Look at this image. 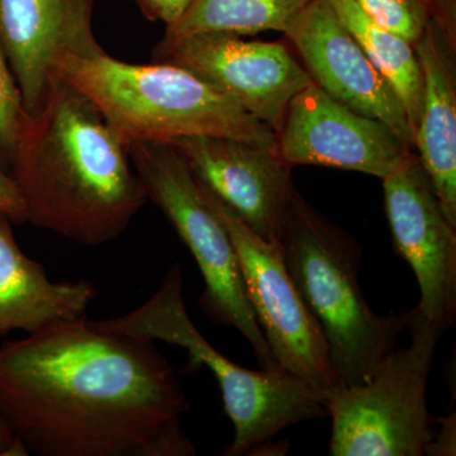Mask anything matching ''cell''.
<instances>
[{
	"mask_svg": "<svg viewBox=\"0 0 456 456\" xmlns=\"http://www.w3.org/2000/svg\"><path fill=\"white\" fill-rule=\"evenodd\" d=\"M12 224L0 215V336L86 317L97 298L94 284L50 281L44 266L20 250Z\"/></svg>",
	"mask_w": 456,
	"mask_h": 456,
	"instance_id": "obj_16",
	"label": "cell"
},
{
	"mask_svg": "<svg viewBox=\"0 0 456 456\" xmlns=\"http://www.w3.org/2000/svg\"><path fill=\"white\" fill-rule=\"evenodd\" d=\"M284 35L298 51L314 83L330 97L383 122L415 149L401 101L341 22L331 0H312Z\"/></svg>",
	"mask_w": 456,
	"mask_h": 456,
	"instance_id": "obj_12",
	"label": "cell"
},
{
	"mask_svg": "<svg viewBox=\"0 0 456 456\" xmlns=\"http://www.w3.org/2000/svg\"><path fill=\"white\" fill-rule=\"evenodd\" d=\"M29 119L31 116L23 106L20 88L0 46V165L9 174Z\"/></svg>",
	"mask_w": 456,
	"mask_h": 456,
	"instance_id": "obj_19",
	"label": "cell"
},
{
	"mask_svg": "<svg viewBox=\"0 0 456 456\" xmlns=\"http://www.w3.org/2000/svg\"><path fill=\"white\" fill-rule=\"evenodd\" d=\"M128 151L147 200L167 216L197 261L204 281L200 301L204 314L218 325L239 330L261 368H277L246 296L232 241L204 200L191 167L169 143H134Z\"/></svg>",
	"mask_w": 456,
	"mask_h": 456,
	"instance_id": "obj_7",
	"label": "cell"
},
{
	"mask_svg": "<svg viewBox=\"0 0 456 456\" xmlns=\"http://www.w3.org/2000/svg\"><path fill=\"white\" fill-rule=\"evenodd\" d=\"M89 322L102 331L176 345L187 350L189 370L208 368L235 428V437L224 455L248 454L269 444L284 428L327 416L325 395L301 378L281 367L248 370L209 344L185 307L179 264L171 266L159 289L136 310Z\"/></svg>",
	"mask_w": 456,
	"mask_h": 456,
	"instance_id": "obj_5",
	"label": "cell"
},
{
	"mask_svg": "<svg viewBox=\"0 0 456 456\" xmlns=\"http://www.w3.org/2000/svg\"><path fill=\"white\" fill-rule=\"evenodd\" d=\"M331 4L371 64L395 90L415 137L424 102V77L415 47L377 25L354 0H331Z\"/></svg>",
	"mask_w": 456,
	"mask_h": 456,
	"instance_id": "obj_17",
	"label": "cell"
},
{
	"mask_svg": "<svg viewBox=\"0 0 456 456\" xmlns=\"http://www.w3.org/2000/svg\"><path fill=\"white\" fill-rule=\"evenodd\" d=\"M377 25L413 47L424 36L430 16L424 0H354Z\"/></svg>",
	"mask_w": 456,
	"mask_h": 456,
	"instance_id": "obj_20",
	"label": "cell"
},
{
	"mask_svg": "<svg viewBox=\"0 0 456 456\" xmlns=\"http://www.w3.org/2000/svg\"><path fill=\"white\" fill-rule=\"evenodd\" d=\"M312 0H193L165 36L182 37L204 32L255 35L263 31H287L294 18Z\"/></svg>",
	"mask_w": 456,
	"mask_h": 456,
	"instance_id": "obj_18",
	"label": "cell"
},
{
	"mask_svg": "<svg viewBox=\"0 0 456 456\" xmlns=\"http://www.w3.org/2000/svg\"><path fill=\"white\" fill-rule=\"evenodd\" d=\"M0 456H27L26 450L18 443L2 419H0Z\"/></svg>",
	"mask_w": 456,
	"mask_h": 456,
	"instance_id": "obj_25",
	"label": "cell"
},
{
	"mask_svg": "<svg viewBox=\"0 0 456 456\" xmlns=\"http://www.w3.org/2000/svg\"><path fill=\"white\" fill-rule=\"evenodd\" d=\"M411 342L395 346L368 383L336 387L325 395L331 417L330 455L422 456L437 419L426 407V386L443 330L411 310Z\"/></svg>",
	"mask_w": 456,
	"mask_h": 456,
	"instance_id": "obj_6",
	"label": "cell"
},
{
	"mask_svg": "<svg viewBox=\"0 0 456 456\" xmlns=\"http://www.w3.org/2000/svg\"><path fill=\"white\" fill-rule=\"evenodd\" d=\"M278 242L288 274L325 335L336 387L368 383L397 346L411 311L382 316L369 307L359 281L358 242L296 189Z\"/></svg>",
	"mask_w": 456,
	"mask_h": 456,
	"instance_id": "obj_4",
	"label": "cell"
},
{
	"mask_svg": "<svg viewBox=\"0 0 456 456\" xmlns=\"http://www.w3.org/2000/svg\"><path fill=\"white\" fill-rule=\"evenodd\" d=\"M188 410L154 342L86 317L0 345V419L27 455L194 456Z\"/></svg>",
	"mask_w": 456,
	"mask_h": 456,
	"instance_id": "obj_1",
	"label": "cell"
},
{
	"mask_svg": "<svg viewBox=\"0 0 456 456\" xmlns=\"http://www.w3.org/2000/svg\"><path fill=\"white\" fill-rule=\"evenodd\" d=\"M56 74L93 102L127 149L139 142L209 136L278 151L272 127L180 66L130 64L103 51L66 56Z\"/></svg>",
	"mask_w": 456,
	"mask_h": 456,
	"instance_id": "obj_3",
	"label": "cell"
},
{
	"mask_svg": "<svg viewBox=\"0 0 456 456\" xmlns=\"http://www.w3.org/2000/svg\"><path fill=\"white\" fill-rule=\"evenodd\" d=\"M197 182L232 241L246 296L278 367L326 395L336 383L325 335L288 274L279 242L261 239L211 189Z\"/></svg>",
	"mask_w": 456,
	"mask_h": 456,
	"instance_id": "obj_8",
	"label": "cell"
},
{
	"mask_svg": "<svg viewBox=\"0 0 456 456\" xmlns=\"http://www.w3.org/2000/svg\"><path fill=\"white\" fill-rule=\"evenodd\" d=\"M141 13L151 20L171 27L184 16L193 0H134Z\"/></svg>",
	"mask_w": 456,
	"mask_h": 456,
	"instance_id": "obj_22",
	"label": "cell"
},
{
	"mask_svg": "<svg viewBox=\"0 0 456 456\" xmlns=\"http://www.w3.org/2000/svg\"><path fill=\"white\" fill-rule=\"evenodd\" d=\"M95 0H0V46L22 95L37 116L66 56L103 53L93 29Z\"/></svg>",
	"mask_w": 456,
	"mask_h": 456,
	"instance_id": "obj_13",
	"label": "cell"
},
{
	"mask_svg": "<svg viewBox=\"0 0 456 456\" xmlns=\"http://www.w3.org/2000/svg\"><path fill=\"white\" fill-rule=\"evenodd\" d=\"M11 175L27 222L86 246L121 236L147 202L127 147L61 77L29 119Z\"/></svg>",
	"mask_w": 456,
	"mask_h": 456,
	"instance_id": "obj_2",
	"label": "cell"
},
{
	"mask_svg": "<svg viewBox=\"0 0 456 456\" xmlns=\"http://www.w3.org/2000/svg\"><path fill=\"white\" fill-rule=\"evenodd\" d=\"M382 180L393 245L419 283L416 308L445 331L456 320V226L441 208L419 155Z\"/></svg>",
	"mask_w": 456,
	"mask_h": 456,
	"instance_id": "obj_10",
	"label": "cell"
},
{
	"mask_svg": "<svg viewBox=\"0 0 456 456\" xmlns=\"http://www.w3.org/2000/svg\"><path fill=\"white\" fill-rule=\"evenodd\" d=\"M415 51L424 77V102L415 149L441 208L456 226L455 49L430 20Z\"/></svg>",
	"mask_w": 456,
	"mask_h": 456,
	"instance_id": "obj_15",
	"label": "cell"
},
{
	"mask_svg": "<svg viewBox=\"0 0 456 456\" xmlns=\"http://www.w3.org/2000/svg\"><path fill=\"white\" fill-rule=\"evenodd\" d=\"M154 60L197 75L275 134L293 98L314 83L284 45L246 41L235 33L164 35L155 46Z\"/></svg>",
	"mask_w": 456,
	"mask_h": 456,
	"instance_id": "obj_9",
	"label": "cell"
},
{
	"mask_svg": "<svg viewBox=\"0 0 456 456\" xmlns=\"http://www.w3.org/2000/svg\"><path fill=\"white\" fill-rule=\"evenodd\" d=\"M440 430L435 431L434 439L428 448V455H455V413L437 419Z\"/></svg>",
	"mask_w": 456,
	"mask_h": 456,
	"instance_id": "obj_24",
	"label": "cell"
},
{
	"mask_svg": "<svg viewBox=\"0 0 456 456\" xmlns=\"http://www.w3.org/2000/svg\"><path fill=\"white\" fill-rule=\"evenodd\" d=\"M0 215L5 216L13 224L27 222L25 200L18 188L16 180L0 165Z\"/></svg>",
	"mask_w": 456,
	"mask_h": 456,
	"instance_id": "obj_21",
	"label": "cell"
},
{
	"mask_svg": "<svg viewBox=\"0 0 456 456\" xmlns=\"http://www.w3.org/2000/svg\"><path fill=\"white\" fill-rule=\"evenodd\" d=\"M277 136L279 155L290 167L314 165L384 179L413 155L388 126L344 106L314 83L290 102Z\"/></svg>",
	"mask_w": 456,
	"mask_h": 456,
	"instance_id": "obj_11",
	"label": "cell"
},
{
	"mask_svg": "<svg viewBox=\"0 0 456 456\" xmlns=\"http://www.w3.org/2000/svg\"><path fill=\"white\" fill-rule=\"evenodd\" d=\"M169 145L191 173L261 239L278 242L294 191L289 167L275 150L224 137H180Z\"/></svg>",
	"mask_w": 456,
	"mask_h": 456,
	"instance_id": "obj_14",
	"label": "cell"
},
{
	"mask_svg": "<svg viewBox=\"0 0 456 456\" xmlns=\"http://www.w3.org/2000/svg\"><path fill=\"white\" fill-rule=\"evenodd\" d=\"M430 20L443 32L452 47H456V0H424Z\"/></svg>",
	"mask_w": 456,
	"mask_h": 456,
	"instance_id": "obj_23",
	"label": "cell"
}]
</instances>
